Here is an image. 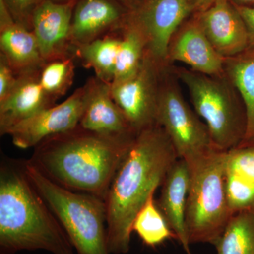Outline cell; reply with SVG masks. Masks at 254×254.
<instances>
[{
	"mask_svg": "<svg viewBox=\"0 0 254 254\" xmlns=\"http://www.w3.org/2000/svg\"><path fill=\"white\" fill-rule=\"evenodd\" d=\"M225 73L238 92L247 115L245 137L239 145H254V49L225 59Z\"/></svg>",
	"mask_w": 254,
	"mask_h": 254,
	"instance_id": "obj_19",
	"label": "cell"
},
{
	"mask_svg": "<svg viewBox=\"0 0 254 254\" xmlns=\"http://www.w3.org/2000/svg\"><path fill=\"white\" fill-rule=\"evenodd\" d=\"M235 6L242 16L248 32V48L254 49V6Z\"/></svg>",
	"mask_w": 254,
	"mask_h": 254,
	"instance_id": "obj_29",
	"label": "cell"
},
{
	"mask_svg": "<svg viewBox=\"0 0 254 254\" xmlns=\"http://www.w3.org/2000/svg\"><path fill=\"white\" fill-rule=\"evenodd\" d=\"M227 171L254 185V145H238L227 151Z\"/></svg>",
	"mask_w": 254,
	"mask_h": 254,
	"instance_id": "obj_26",
	"label": "cell"
},
{
	"mask_svg": "<svg viewBox=\"0 0 254 254\" xmlns=\"http://www.w3.org/2000/svg\"><path fill=\"white\" fill-rule=\"evenodd\" d=\"M168 67L162 72L156 123L166 132L179 158L190 166L216 148L206 125L187 103L176 75Z\"/></svg>",
	"mask_w": 254,
	"mask_h": 254,
	"instance_id": "obj_7",
	"label": "cell"
},
{
	"mask_svg": "<svg viewBox=\"0 0 254 254\" xmlns=\"http://www.w3.org/2000/svg\"><path fill=\"white\" fill-rule=\"evenodd\" d=\"M187 1L193 8V11H198L200 13L210 7L217 0H187Z\"/></svg>",
	"mask_w": 254,
	"mask_h": 254,
	"instance_id": "obj_30",
	"label": "cell"
},
{
	"mask_svg": "<svg viewBox=\"0 0 254 254\" xmlns=\"http://www.w3.org/2000/svg\"><path fill=\"white\" fill-rule=\"evenodd\" d=\"M197 21L212 46L225 59L248 49L245 22L236 6L229 0H217L199 13Z\"/></svg>",
	"mask_w": 254,
	"mask_h": 254,
	"instance_id": "obj_12",
	"label": "cell"
},
{
	"mask_svg": "<svg viewBox=\"0 0 254 254\" xmlns=\"http://www.w3.org/2000/svg\"><path fill=\"white\" fill-rule=\"evenodd\" d=\"M174 73L186 86L197 115L204 120L214 148H236L247 131V115L238 92L225 73L208 76L186 68Z\"/></svg>",
	"mask_w": 254,
	"mask_h": 254,
	"instance_id": "obj_6",
	"label": "cell"
},
{
	"mask_svg": "<svg viewBox=\"0 0 254 254\" xmlns=\"http://www.w3.org/2000/svg\"><path fill=\"white\" fill-rule=\"evenodd\" d=\"M38 250L75 254L59 220L28 178L24 162L4 159L0 167V254Z\"/></svg>",
	"mask_w": 254,
	"mask_h": 254,
	"instance_id": "obj_3",
	"label": "cell"
},
{
	"mask_svg": "<svg viewBox=\"0 0 254 254\" xmlns=\"http://www.w3.org/2000/svg\"><path fill=\"white\" fill-rule=\"evenodd\" d=\"M193 11L187 0H146L129 19L143 33L148 54L164 66L174 36Z\"/></svg>",
	"mask_w": 254,
	"mask_h": 254,
	"instance_id": "obj_9",
	"label": "cell"
},
{
	"mask_svg": "<svg viewBox=\"0 0 254 254\" xmlns=\"http://www.w3.org/2000/svg\"><path fill=\"white\" fill-rule=\"evenodd\" d=\"M168 64L182 63L208 76L225 73V59L212 46L197 19L177 31L169 47Z\"/></svg>",
	"mask_w": 254,
	"mask_h": 254,
	"instance_id": "obj_14",
	"label": "cell"
},
{
	"mask_svg": "<svg viewBox=\"0 0 254 254\" xmlns=\"http://www.w3.org/2000/svg\"><path fill=\"white\" fill-rule=\"evenodd\" d=\"M0 48L16 73L40 67L44 63L34 33L14 19L4 0H0Z\"/></svg>",
	"mask_w": 254,
	"mask_h": 254,
	"instance_id": "obj_17",
	"label": "cell"
},
{
	"mask_svg": "<svg viewBox=\"0 0 254 254\" xmlns=\"http://www.w3.org/2000/svg\"><path fill=\"white\" fill-rule=\"evenodd\" d=\"M25 170L33 186L58 219L77 254H111L105 200L57 185L29 161Z\"/></svg>",
	"mask_w": 254,
	"mask_h": 254,
	"instance_id": "obj_4",
	"label": "cell"
},
{
	"mask_svg": "<svg viewBox=\"0 0 254 254\" xmlns=\"http://www.w3.org/2000/svg\"><path fill=\"white\" fill-rule=\"evenodd\" d=\"M75 66L68 55L44 62L39 71V80L45 93L53 101L63 96L73 83Z\"/></svg>",
	"mask_w": 254,
	"mask_h": 254,
	"instance_id": "obj_24",
	"label": "cell"
},
{
	"mask_svg": "<svg viewBox=\"0 0 254 254\" xmlns=\"http://www.w3.org/2000/svg\"><path fill=\"white\" fill-rule=\"evenodd\" d=\"M164 66L158 64L146 52L141 66L133 76L110 85L114 101L136 133L157 124Z\"/></svg>",
	"mask_w": 254,
	"mask_h": 254,
	"instance_id": "obj_8",
	"label": "cell"
},
{
	"mask_svg": "<svg viewBox=\"0 0 254 254\" xmlns=\"http://www.w3.org/2000/svg\"><path fill=\"white\" fill-rule=\"evenodd\" d=\"M83 88V111L79 127L109 138H128L136 136L122 110L114 101L110 85L91 78Z\"/></svg>",
	"mask_w": 254,
	"mask_h": 254,
	"instance_id": "obj_11",
	"label": "cell"
},
{
	"mask_svg": "<svg viewBox=\"0 0 254 254\" xmlns=\"http://www.w3.org/2000/svg\"><path fill=\"white\" fill-rule=\"evenodd\" d=\"M121 38L107 35L77 47V55L95 76L111 85L115 78L117 58Z\"/></svg>",
	"mask_w": 254,
	"mask_h": 254,
	"instance_id": "obj_20",
	"label": "cell"
},
{
	"mask_svg": "<svg viewBox=\"0 0 254 254\" xmlns=\"http://www.w3.org/2000/svg\"><path fill=\"white\" fill-rule=\"evenodd\" d=\"M214 246L216 254H254V207L234 214Z\"/></svg>",
	"mask_w": 254,
	"mask_h": 254,
	"instance_id": "obj_21",
	"label": "cell"
},
{
	"mask_svg": "<svg viewBox=\"0 0 254 254\" xmlns=\"http://www.w3.org/2000/svg\"><path fill=\"white\" fill-rule=\"evenodd\" d=\"M123 28L115 78L111 84L125 81L133 76L141 66L146 53V41L139 28L130 19Z\"/></svg>",
	"mask_w": 254,
	"mask_h": 254,
	"instance_id": "obj_22",
	"label": "cell"
},
{
	"mask_svg": "<svg viewBox=\"0 0 254 254\" xmlns=\"http://www.w3.org/2000/svg\"><path fill=\"white\" fill-rule=\"evenodd\" d=\"M73 6L43 0L32 13V27L42 59L47 62L67 55L71 45Z\"/></svg>",
	"mask_w": 254,
	"mask_h": 254,
	"instance_id": "obj_13",
	"label": "cell"
},
{
	"mask_svg": "<svg viewBox=\"0 0 254 254\" xmlns=\"http://www.w3.org/2000/svg\"><path fill=\"white\" fill-rule=\"evenodd\" d=\"M52 1H66V0H52Z\"/></svg>",
	"mask_w": 254,
	"mask_h": 254,
	"instance_id": "obj_33",
	"label": "cell"
},
{
	"mask_svg": "<svg viewBox=\"0 0 254 254\" xmlns=\"http://www.w3.org/2000/svg\"><path fill=\"white\" fill-rule=\"evenodd\" d=\"M178 159L171 140L158 124L137 133L105 198L111 254L129 252L132 225L137 214L163 185Z\"/></svg>",
	"mask_w": 254,
	"mask_h": 254,
	"instance_id": "obj_1",
	"label": "cell"
},
{
	"mask_svg": "<svg viewBox=\"0 0 254 254\" xmlns=\"http://www.w3.org/2000/svg\"><path fill=\"white\" fill-rule=\"evenodd\" d=\"M41 66L18 73L14 88L0 100L1 136L11 127L54 105L55 102L45 93L40 83Z\"/></svg>",
	"mask_w": 254,
	"mask_h": 254,
	"instance_id": "obj_15",
	"label": "cell"
},
{
	"mask_svg": "<svg viewBox=\"0 0 254 254\" xmlns=\"http://www.w3.org/2000/svg\"><path fill=\"white\" fill-rule=\"evenodd\" d=\"M136 136L109 138L78 125L37 145L29 161L57 185L105 200Z\"/></svg>",
	"mask_w": 254,
	"mask_h": 254,
	"instance_id": "obj_2",
	"label": "cell"
},
{
	"mask_svg": "<svg viewBox=\"0 0 254 254\" xmlns=\"http://www.w3.org/2000/svg\"><path fill=\"white\" fill-rule=\"evenodd\" d=\"M227 151L217 149L189 166L185 223L190 245L214 244L234 215L226 190Z\"/></svg>",
	"mask_w": 254,
	"mask_h": 254,
	"instance_id": "obj_5",
	"label": "cell"
},
{
	"mask_svg": "<svg viewBox=\"0 0 254 254\" xmlns=\"http://www.w3.org/2000/svg\"><path fill=\"white\" fill-rule=\"evenodd\" d=\"M38 0H4L10 13L17 22L24 23V19L27 17L31 10L34 11Z\"/></svg>",
	"mask_w": 254,
	"mask_h": 254,
	"instance_id": "obj_28",
	"label": "cell"
},
{
	"mask_svg": "<svg viewBox=\"0 0 254 254\" xmlns=\"http://www.w3.org/2000/svg\"><path fill=\"white\" fill-rule=\"evenodd\" d=\"M226 190L234 213L254 207V185L226 170Z\"/></svg>",
	"mask_w": 254,
	"mask_h": 254,
	"instance_id": "obj_25",
	"label": "cell"
},
{
	"mask_svg": "<svg viewBox=\"0 0 254 254\" xmlns=\"http://www.w3.org/2000/svg\"><path fill=\"white\" fill-rule=\"evenodd\" d=\"M18 73L4 55L0 54V100L4 99L14 88L17 81Z\"/></svg>",
	"mask_w": 254,
	"mask_h": 254,
	"instance_id": "obj_27",
	"label": "cell"
},
{
	"mask_svg": "<svg viewBox=\"0 0 254 254\" xmlns=\"http://www.w3.org/2000/svg\"><path fill=\"white\" fill-rule=\"evenodd\" d=\"M83 88H78L60 105H53L11 127L5 133L21 149L36 148L50 137L74 129L83 111Z\"/></svg>",
	"mask_w": 254,
	"mask_h": 254,
	"instance_id": "obj_10",
	"label": "cell"
},
{
	"mask_svg": "<svg viewBox=\"0 0 254 254\" xmlns=\"http://www.w3.org/2000/svg\"></svg>",
	"mask_w": 254,
	"mask_h": 254,
	"instance_id": "obj_34",
	"label": "cell"
},
{
	"mask_svg": "<svg viewBox=\"0 0 254 254\" xmlns=\"http://www.w3.org/2000/svg\"><path fill=\"white\" fill-rule=\"evenodd\" d=\"M190 185V168L185 160L179 158L167 174L157 202L176 240L187 254H191L185 223Z\"/></svg>",
	"mask_w": 254,
	"mask_h": 254,
	"instance_id": "obj_16",
	"label": "cell"
},
{
	"mask_svg": "<svg viewBox=\"0 0 254 254\" xmlns=\"http://www.w3.org/2000/svg\"><path fill=\"white\" fill-rule=\"evenodd\" d=\"M119 1L123 3L125 6L129 8L133 12L138 9L144 2L143 0H119Z\"/></svg>",
	"mask_w": 254,
	"mask_h": 254,
	"instance_id": "obj_31",
	"label": "cell"
},
{
	"mask_svg": "<svg viewBox=\"0 0 254 254\" xmlns=\"http://www.w3.org/2000/svg\"><path fill=\"white\" fill-rule=\"evenodd\" d=\"M235 6H254V0H229Z\"/></svg>",
	"mask_w": 254,
	"mask_h": 254,
	"instance_id": "obj_32",
	"label": "cell"
},
{
	"mask_svg": "<svg viewBox=\"0 0 254 254\" xmlns=\"http://www.w3.org/2000/svg\"><path fill=\"white\" fill-rule=\"evenodd\" d=\"M125 15L116 0H81L73 14L71 45L79 46L100 38L123 23Z\"/></svg>",
	"mask_w": 254,
	"mask_h": 254,
	"instance_id": "obj_18",
	"label": "cell"
},
{
	"mask_svg": "<svg viewBox=\"0 0 254 254\" xmlns=\"http://www.w3.org/2000/svg\"><path fill=\"white\" fill-rule=\"evenodd\" d=\"M154 195L147 200L132 225V232H136L145 245L153 248L170 239L176 240L175 233L155 203Z\"/></svg>",
	"mask_w": 254,
	"mask_h": 254,
	"instance_id": "obj_23",
	"label": "cell"
}]
</instances>
